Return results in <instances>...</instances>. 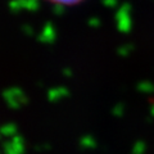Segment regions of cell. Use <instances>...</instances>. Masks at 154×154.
Masks as SVG:
<instances>
[{
  "label": "cell",
  "instance_id": "obj_1",
  "mask_svg": "<svg viewBox=\"0 0 154 154\" xmlns=\"http://www.w3.org/2000/svg\"><path fill=\"white\" fill-rule=\"evenodd\" d=\"M48 4H51V5H57V7H76L82 4L86 0H42Z\"/></svg>",
  "mask_w": 154,
  "mask_h": 154
}]
</instances>
